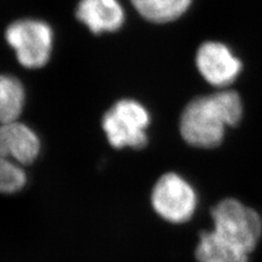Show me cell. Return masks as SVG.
<instances>
[{
	"label": "cell",
	"instance_id": "cell-1",
	"mask_svg": "<svg viewBox=\"0 0 262 262\" xmlns=\"http://www.w3.org/2000/svg\"><path fill=\"white\" fill-rule=\"evenodd\" d=\"M243 102L233 90L199 96L186 105L179 120L184 140L200 149H212L223 141L227 127L236 126L243 117Z\"/></svg>",
	"mask_w": 262,
	"mask_h": 262
},
{
	"label": "cell",
	"instance_id": "cell-4",
	"mask_svg": "<svg viewBox=\"0 0 262 262\" xmlns=\"http://www.w3.org/2000/svg\"><path fill=\"white\" fill-rule=\"evenodd\" d=\"M150 113L140 102L124 98L104 114L102 127L110 144L116 149H143L147 144L146 130Z\"/></svg>",
	"mask_w": 262,
	"mask_h": 262
},
{
	"label": "cell",
	"instance_id": "cell-3",
	"mask_svg": "<svg viewBox=\"0 0 262 262\" xmlns=\"http://www.w3.org/2000/svg\"><path fill=\"white\" fill-rule=\"evenodd\" d=\"M213 231L247 252L256 249L262 234V220L239 200L226 198L211 209Z\"/></svg>",
	"mask_w": 262,
	"mask_h": 262
},
{
	"label": "cell",
	"instance_id": "cell-6",
	"mask_svg": "<svg viewBox=\"0 0 262 262\" xmlns=\"http://www.w3.org/2000/svg\"><path fill=\"white\" fill-rule=\"evenodd\" d=\"M198 195L192 185L177 173H166L155 183L151 206L157 214L171 224H184L194 214Z\"/></svg>",
	"mask_w": 262,
	"mask_h": 262
},
{
	"label": "cell",
	"instance_id": "cell-10",
	"mask_svg": "<svg viewBox=\"0 0 262 262\" xmlns=\"http://www.w3.org/2000/svg\"><path fill=\"white\" fill-rule=\"evenodd\" d=\"M136 11L152 23H169L184 15L192 0H131Z\"/></svg>",
	"mask_w": 262,
	"mask_h": 262
},
{
	"label": "cell",
	"instance_id": "cell-8",
	"mask_svg": "<svg viewBox=\"0 0 262 262\" xmlns=\"http://www.w3.org/2000/svg\"><path fill=\"white\" fill-rule=\"evenodd\" d=\"M76 16L94 34L116 32L126 19L119 0H80Z\"/></svg>",
	"mask_w": 262,
	"mask_h": 262
},
{
	"label": "cell",
	"instance_id": "cell-5",
	"mask_svg": "<svg viewBox=\"0 0 262 262\" xmlns=\"http://www.w3.org/2000/svg\"><path fill=\"white\" fill-rule=\"evenodd\" d=\"M5 36L23 67L38 69L44 67L51 59L54 32L45 21L16 20L7 28Z\"/></svg>",
	"mask_w": 262,
	"mask_h": 262
},
{
	"label": "cell",
	"instance_id": "cell-11",
	"mask_svg": "<svg viewBox=\"0 0 262 262\" xmlns=\"http://www.w3.org/2000/svg\"><path fill=\"white\" fill-rule=\"evenodd\" d=\"M26 91L19 79L0 76V125L16 121L24 107Z\"/></svg>",
	"mask_w": 262,
	"mask_h": 262
},
{
	"label": "cell",
	"instance_id": "cell-7",
	"mask_svg": "<svg viewBox=\"0 0 262 262\" xmlns=\"http://www.w3.org/2000/svg\"><path fill=\"white\" fill-rule=\"evenodd\" d=\"M195 66L209 84L220 89L231 85L243 69L241 59L232 49L215 40H208L199 46L195 54Z\"/></svg>",
	"mask_w": 262,
	"mask_h": 262
},
{
	"label": "cell",
	"instance_id": "cell-2",
	"mask_svg": "<svg viewBox=\"0 0 262 262\" xmlns=\"http://www.w3.org/2000/svg\"><path fill=\"white\" fill-rule=\"evenodd\" d=\"M39 151V138L27 125L18 121L0 125V193H16L26 187L24 167L37 159Z\"/></svg>",
	"mask_w": 262,
	"mask_h": 262
},
{
	"label": "cell",
	"instance_id": "cell-9",
	"mask_svg": "<svg viewBox=\"0 0 262 262\" xmlns=\"http://www.w3.org/2000/svg\"><path fill=\"white\" fill-rule=\"evenodd\" d=\"M198 262H248L249 255L215 231H202L194 250Z\"/></svg>",
	"mask_w": 262,
	"mask_h": 262
}]
</instances>
